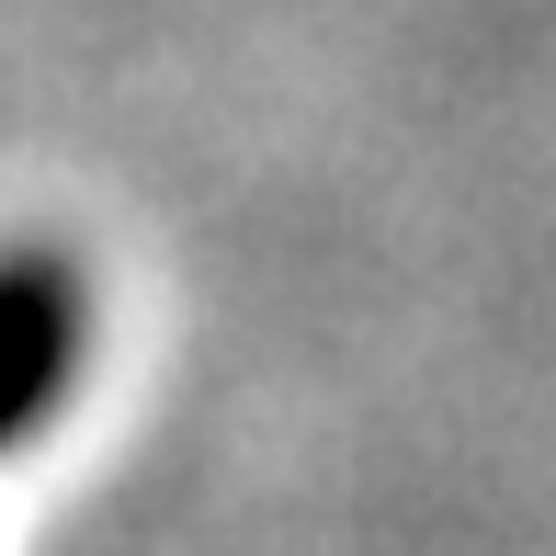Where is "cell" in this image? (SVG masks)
Returning a JSON list of instances; mask_svg holds the SVG:
<instances>
[{
    "mask_svg": "<svg viewBox=\"0 0 556 556\" xmlns=\"http://www.w3.org/2000/svg\"><path fill=\"white\" fill-rule=\"evenodd\" d=\"M58 375H68V285L0 273V432H23Z\"/></svg>",
    "mask_w": 556,
    "mask_h": 556,
    "instance_id": "cell-1",
    "label": "cell"
}]
</instances>
